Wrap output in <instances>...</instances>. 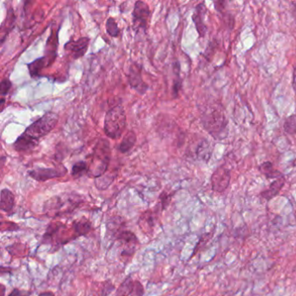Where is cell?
<instances>
[{
	"instance_id": "1",
	"label": "cell",
	"mask_w": 296,
	"mask_h": 296,
	"mask_svg": "<svg viewBox=\"0 0 296 296\" xmlns=\"http://www.w3.org/2000/svg\"><path fill=\"white\" fill-rule=\"evenodd\" d=\"M201 121L205 129L216 140H222L227 136V119L220 104H212L205 110Z\"/></svg>"
},
{
	"instance_id": "2",
	"label": "cell",
	"mask_w": 296,
	"mask_h": 296,
	"mask_svg": "<svg viewBox=\"0 0 296 296\" xmlns=\"http://www.w3.org/2000/svg\"><path fill=\"white\" fill-rule=\"evenodd\" d=\"M111 158V151L108 141L101 139L96 145L90 155L88 175L99 178L105 174Z\"/></svg>"
},
{
	"instance_id": "3",
	"label": "cell",
	"mask_w": 296,
	"mask_h": 296,
	"mask_svg": "<svg viewBox=\"0 0 296 296\" xmlns=\"http://www.w3.org/2000/svg\"><path fill=\"white\" fill-rule=\"evenodd\" d=\"M126 124V113L124 107L117 105L106 113L104 123V133L110 139L117 140L121 138Z\"/></svg>"
},
{
	"instance_id": "4",
	"label": "cell",
	"mask_w": 296,
	"mask_h": 296,
	"mask_svg": "<svg viewBox=\"0 0 296 296\" xmlns=\"http://www.w3.org/2000/svg\"><path fill=\"white\" fill-rule=\"evenodd\" d=\"M68 227L62 221H52L47 225L45 231L42 236V244H52L54 251H58L61 246L74 241L78 237L75 235H68Z\"/></svg>"
},
{
	"instance_id": "5",
	"label": "cell",
	"mask_w": 296,
	"mask_h": 296,
	"mask_svg": "<svg viewBox=\"0 0 296 296\" xmlns=\"http://www.w3.org/2000/svg\"><path fill=\"white\" fill-rule=\"evenodd\" d=\"M58 123V115L54 112H47L38 119L37 121L32 123L25 132L32 138H36L39 141L41 138L48 135L55 129Z\"/></svg>"
},
{
	"instance_id": "6",
	"label": "cell",
	"mask_w": 296,
	"mask_h": 296,
	"mask_svg": "<svg viewBox=\"0 0 296 296\" xmlns=\"http://www.w3.org/2000/svg\"><path fill=\"white\" fill-rule=\"evenodd\" d=\"M150 7L143 1H136L132 13L133 29L146 32L147 24L150 17Z\"/></svg>"
},
{
	"instance_id": "7",
	"label": "cell",
	"mask_w": 296,
	"mask_h": 296,
	"mask_svg": "<svg viewBox=\"0 0 296 296\" xmlns=\"http://www.w3.org/2000/svg\"><path fill=\"white\" fill-rule=\"evenodd\" d=\"M65 168H36L28 172L30 177L37 181H46L51 179L59 178L65 175Z\"/></svg>"
},
{
	"instance_id": "8",
	"label": "cell",
	"mask_w": 296,
	"mask_h": 296,
	"mask_svg": "<svg viewBox=\"0 0 296 296\" xmlns=\"http://www.w3.org/2000/svg\"><path fill=\"white\" fill-rule=\"evenodd\" d=\"M115 236L118 242L125 247V249L122 252V256L131 257L135 254L136 246L139 244V241L135 234L129 230H120L116 233Z\"/></svg>"
},
{
	"instance_id": "9",
	"label": "cell",
	"mask_w": 296,
	"mask_h": 296,
	"mask_svg": "<svg viewBox=\"0 0 296 296\" xmlns=\"http://www.w3.org/2000/svg\"><path fill=\"white\" fill-rule=\"evenodd\" d=\"M128 80L130 87L139 94L144 95L148 89V85L144 83L142 78V68L138 63H132L130 64L128 73Z\"/></svg>"
},
{
	"instance_id": "10",
	"label": "cell",
	"mask_w": 296,
	"mask_h": 296,
	"mask_svg": "<svg viewBox=\"0 0 296 296\" xmlns=\"http://www.w3.org/2000/svg\"><path fill=\"white\" fill-rule=\"evenodd\" d=\"M231 180L230 170L227 168L219 167L211 176L212 190L215 192L222 193L227 190Z\"/></svg>"
},
{
	"instance_id": "11",
	"label": "cell",
	"mask_w": 296,
	"mask_h": 296,
	"mask_svg": "<svg viewBox=\"0 0 296 296\" xmlns=\"http://www.w3.org/2000/svg\"><path fill=\"white\" fill-rule=\"evenodd\" d=\"M89 38H81L77 41H69L65 43L64 49L72 52L73 58L78 59L84 56L89 46Z\"/></svg>"
},
{
	"instance_id": "12",
	"label": "cell",
	"mask_w": 296,
	"mask_h": 296,
	"mask_svg": "<svg viewBox=\"0 0 296 296\" xmlns=\"http://www.w3.org/2000/svg\"><path fill=\"white\" fill-rule=\"evenodd\" d=\"M38 145V140L24 132L17 138L13 144V148L17 152H29Z\"/></svg>"
},
{
	"instance_id": "13",
	"label": "cell",
	"mask_w": 296,
	"mask_h": 296,
	"mask_svg": "<svg viewBox=\"0 0 296 296\" xmlns=\"http://www.w3.org/2000/svg\"><path fill=\"white\" fill-rule=\"evenodd\" d=\"M205 12H206V6L203 3L200 4L196 6V11L194 12L192 17L194 24L196 26V31L201 38H203L207 32V27L203 22Z\"/></svg>"
},
{
	"instance_id": "14",
	"label": "cell",
	"mask_w": 296,
	"mask_h": 296,
	"mask_svg": "<svg viewBox=\"0 0 296 296\" xmlns=\"http://www.w3.org/2000/svg\"><path fill=\"white\" fill-rule=\"evenodd\" d=\"M14 194L8 189H3L0 194V210L8 215H11V213L14 210Z\"/></svg>"
},
{
	"instance_id": "15",
	"label": "cell",
	"mask_w": 296,
	"mask_h": 296,
	"mask_svg": "<svg viewBox=\"0 0 296 296\" xmlns=\"http://www.w3.org/2000/svg\"><path fill=\"white\" fill-rule=\"evenodd\" d=\"M72 227L78 237L86 236L92 230V221L86 217H81L78 220L72 221Z\"/></svg>"
},
{
	"instance_id": "16",
	"label": "cell",
	"mask_w": 296,
	"mask_h": 296,
	"mask_svg": "<svg viewBox=\"0 0 296 296\" xmlns=\"http://www.w3.org/2000/svg\"><path fill=\"white\" fill-rule=\"evenodd\" d=\"M155 216L151 211H144L142 214L139 220H138V225L141 227V230L144 231V234H149L154 231L155 227Z\"/></svg>"
},
{
	"instance_id": "17",
	"label": "cell",
	"mask_w": 296,
	"mask_h": 296,
	"mask_svg": "<svg viewBox=\"0 0 296 296\" xmlns=\"http://www.w3.org/2000/svg\"><path fill=\"white\" fill-rule=\"evenodd\" d=\"M285 181H285L284 176H282L281 178L276 179V181H274L269 185V188L267 190L261 193V196L267 201H270L279 194L280 191L282 190V188L285 185Z\"/></svg>"
},
{
	"instance_id": "18",
	"label": "cell",
	"mask_w": 296,
	"mask_h": 296,
	"mask_svg": "<svg viewBox=\"0 0 296 296\" xmlns=\"http://www.w3.org/2000/svg\"><path fill=\"white\" fill-rule=\"evenodd\" d=\"M15 13L13 12V9L9 8L8 12H7V16H6V19L2 25V29H1V42L4 43V41L6 39V37L8 36L9 33L12 32V30L14 28L15 25Z\"/></svg>"
},
{
	"instance_id": "19",
	"label": "cell",
	"mask_w": 296,
	"mask_h": 296,
	"mask_svg": "<svg viewBox=\"0 0 296 296\" xmlns=\"http://www.w3.org/2000/svg\"><path fill=\"white\" fill-rule=\"evenodd\" d=\"M134 285L135 280L133 279L131 275H129L118 287L115 296H132Z\"/></svg>"
},
{
	"instance_id": "20",
	"label": "cell",
	"mask_w": 296,
	"mask_h": 296,
	"mask_svg": "<svg viewBox=\"0 0 296 296\" xmlns=\"http://www.w3.org/2000/svg\"><path fill=\"white\" fill-rule=\"evenodd\" d=\"M196 154L200 161L208 162L212 155V147L207 140H202L197 145Z\"/></svg>"
},
{
	"instance_id": "21",
	"label": "cell",
	"mask_w": 296,
	"mask_h": 296,
	"mask_svg": "<svg viewBox=\"0 0 296 296\" xmlns=\"http://www.w3.org/2000/svg\"><path fill=\"white\" fill-rule=\"evenodd\" d=\"M49 63L45 57L38 58L30 63L27 66L29 69L30 75L32 78H38L40 75V72L44 67L48 66Z\"/></svg>"
},
{
	"instance_id": "22",
	"label": "cell",
	"mask_w": 296,
	"mask_h": 296,
	"mask_svg": "<svg viewBox=\"0 0 296 296\" xmlns=\"http://www.w3.org/2000/svg\"><path fill=\"white\" fill-rule=\"evenodd\" d=\"M136 143V135L134 131H129L126 135H124V139L122 140L121 144H119L118 150L122 153H128L131 150L134 145Z\"/></svg>"
},
{
	"instance_id": "23",
	"label": "cell",
	"mask_w": 296,
	"mask_h": 296,
	"mask_svg": "<svg viewBox=\"0 0 296 296\" xmlns=\"http://www.w3.org/2000/svg\"><path fill=\"white\" fill-rule=\"evenodd\" d=\"M259 170L262 172V175H264L267 178H281L283 176L282 173L274 169L273 164L270 162H265L260 165Z\"/></svg>"
},
{
	"instance_id": "24",
	"label": "cell",
	"mask_w": 296,
	"mask_h": 296,
	"mask_svg": "<svg viewBox=\"0 0 296 296\" xmlns=\"http://www.w3.org/2000/svg\"><path fill=\"white\" fill-rule=\"evenodd\" d=\"M88 170L89 165L87 164L86 162H78L72 167V175L75 179L80 178L81 176L88 174Z\"/></svg>"
},
{
	"instance_id": "25",
	"label": "cell",
	"mask_w": 296,
	"mask_h": 296,
	"mask_svg": "<svg viewBox=\"0 0 296 296\" xmlns=\"http://www.w3.org/2000/svg\"><path fill=\"white\" fill-rule=\"evenodd\" d=\"M174 72L175 74V79L174 80V84H173V94L174 97L176 98L178 96V92L181 89V80L180 78V64L178 62H175L174 64Z\"/></svg>"
},
{
	"instance_id": "26",
	"label": "cell",
	"mask_w": 296,
	"mask_h": 296,
	"mask_svg": "<svg viewBox=\"0 0 296 296\" xmlns=\"http://www.w3.org/2000/svg\"><path fill=\"white\" fill-rule=\"evenodd\" d=\"M106 32L108 34L112 37L117 38L119 35V29L115 19L113 17H109L106 21Z\"/></svg>"
},
{
	"instance_id": "27",
	"label": "cell",
	"mask_w": 296,
	"mask_h": 296,
	"mask_svg": "<svg viewBox=\"0 0 296 296\" xmlns=\"http://www.w3.org/2000/svg\"><path fill=\"white\" fill-rule=\"evenodd\" d=\"M284 130L288 134H296V115L291 116L286 119L284 123Z\"/></svg>"
},
{
	"instance_id": "28",
	"label": "cell",
	"mask_w": 296,
	"mask_h": 296,
	"mask_svg": "<svg viewBox=\"0 0 296 296\" xmlns=\"http://www.w3.org/2000/svg\"><path fill=\"white\" fill-rule=\"evenodd\" d=\"M101 289V293L99 296H108L109 293H112L113 291L115 290V285L113 284L112 282L109 281H106L103 283V287Z\"/></svg>"
},
{
	"instance_id": "29",
	"label": "cell",
	"mask_w": 296,
	"mask_h": 296,
	"mask_svg": "<svg viewBox=\"0 0 296 296\" xmlns=\"http://www.w3.org/2000/svg\"><path fill=\"white\" fill-rule=\"evenodd\" d=\"M171 197H172V194H168L166 192L162 193L160 195V206H161V211L166 210L168 206L170 204V201H171Z\"/></svg>"
},
{
	"instance_id": "30",
	"label": "cell",
	"mask_w": 296,
	"mask_h": 296,
	"mask_svg": "<svg viewBox=\"0 0 296 296\" xmlns=\"http://www.w3.org/2000/svg\"><path fill=\"white\" fill-rule=\"evenodd\" d=\"M12 82L9 80V79H4L2 82H1V84H0V92H1V96L2 97H5V96L8 94L9 90L12 88Z\"/></svg>"
},
{
	"instance_id": "31",
	"label": "cell",
	"mask_w": 296,
	"mask_h": 296,
	"mask_svg": "<svg viewBox=\"0 0 296 296\" xmlns=\"http://www.w3.org/2000/svg\"><path fill=\"white\" fill-rule=\"evenodd\" d=\"M144 293H145V290H144V286L142 284L141 282L135 280L132 296H144Z\"/></svg>"
},
{
	"instance_id": "32",
	"label": "cell",
	"mask_w": 296,
	"mask_h": 296,
	"mask_svg": "<svg viewBox=\"0 0 296 296\" xmlns=\"http://www.w3.org/2000/svg\"><path fill=\"white\" fill-rule=\"evenodd\" d=\"M3 221L6 225H8V227H2V229H1L2 232H4V231H12V232H15V231L20 230V227H19L17 223H15V222H12V221Z\"/></svg>"
},
{
	"instance_id": "33",
	"label": "cell",
	"mask_w": 296,
	"mask_h": 296,
	"mask_svg": "<svg viewBox=\"0 0 296 296\" xmlns=\"http://www.w3.org/2000/svg\"><path fill=\"white\" fill-rule=\"evenodd\" d=\"M32 293V291L23 290V289L14 288L12 292L9 293L8 296H31Z\"/></svg>"
},
{
	"instance_id": "34",
	"label": "cell",
	"mask_w": 296,
	"mask_h": 296,
	"mask_svg": "<svg viewBox=\"0 0 296 296\" xmlns=\"http://www.w3.org/2000/svg\"><path fill=\"white\" fill-rule=\"evenodd\" d=\"M13 268L12 267H4V266H0V274L4 276L5 274H9L12 275Z\"/></svg>"
},
{
	"instance_id": "35",
	"label": "cell",
	"mask_w": 296,
	"mask_h": 296,
	"mask_svg": "<svg viewBox=\"0 0 296 296\" xmlns=\"http://www.w3.org/2000/svg\"><path fill=\"white\" fill-rule=\"evenodd\" d=\"M225 5H226V2L224 1H218V2H215V6H216V11L218 12H222L223 9L225 8Z\"/></svg>"
},
{
	"instance_id": "36",
	"label": "cell",
	"mask_w": 296,
	"mask_h": 296,
	"mask_svg": "<svg viewBox=\"0 0 296 296\" xmlns=\"http://www.w3.org/2000/svg\"><path fill=\"white\" fill-rule=\"evenodd\" d=\"M38 296H56L55 293L52 291H44V292H42V293H39Z\"/></svg>"
},
{
	"instance_id": "37",
	"label": "cell",
	"mask_w": 296,
	"mask_h": 296,
	"mask_svg": "<svg viewBox=\"0 0 296 296\" xmlns=\"http://www.w3.org/2000/svg\"><path fill=\"white\" fill-rule=\"evenodd\" d=\"M293 86L294 92H296V67L294 68V71H293Z\"/></svg>"
},
{
	"instance_id": "38",
	"label": "cell",
	"mask_w": 296,
	"mask_h": 296,
	"mask_svg": "<svg viewBox=\"0 0 296 296\" xmlns=\"http://www.w3.org/2000/svg\"><path fill=\"white\" fill-rule=\"evenodd\" d=\"M0 286H1V288H2V296H6V286H5L4 284H1Z\"/></svg>"
},
{
	"instance_id": "39",
	"label": "cell",
	"mask_w": 296,
	"mask_h": 296,
	"mask_svg": "<svg viewBox=\"0 0 296 296\" xmlns=\"http://www.w3.org/2000/svg\"><path fill=\"white\" fill-rule=\"evenodd\" d=\"M292 13H293V16L296 20V3H293V11H292Z\"/></svg>"
}]
</instances>
